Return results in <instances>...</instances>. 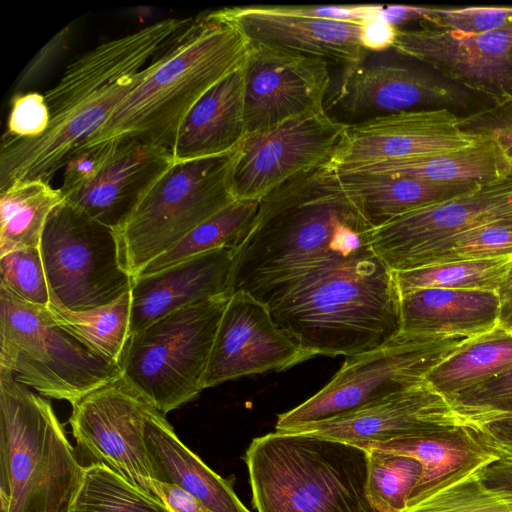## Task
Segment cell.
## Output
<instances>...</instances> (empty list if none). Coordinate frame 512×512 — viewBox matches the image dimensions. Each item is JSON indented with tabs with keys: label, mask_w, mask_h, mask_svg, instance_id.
Segmentation results:
<instances>
[{
	"label": "cell",
	"mask_w": 512,
	"mask_h": 512,
	"mask_svg": "<svg viewBox=\"0 0 512 512\" xmlns=\"http://www.w3.org/2000/svg\"><path fill=\"white\" fill-rule=\"evenodd\" d=\"M512 218V177L422 206L372 228L370 246L392 270L426 247L468 229Z\"/></svg>",
	"instance_id": "e0dca14e"
},
{
	"label": "cell",
	"mask_w": 512,
	"mask_h": 512,
	"mask_svg": "<svg viewBox=\"0 0 512 512\" xmlns=\"http://www.w3.org/2000/svg\"><path fill=\"white\" fill-rule=\"evenodd\" d=\"M501 301L512 298V261L510 263L506 277L498 291Z\"/></svg>",
	"instance_id": "816d5d0a"
},
{
	"label": "cell",
	"mask_w": 512,
	"mask_h": 512,
	"mask_svg": "<svg viewBox=\"0 0 512 512\" xmlns=\"http://www.w3.org/2000/svg\"><path fill=\"white\" fill-rule=\"evenodd\" d=\"M92 168L61 185L63 201L118 230L155 182L174 164L170 149L136 141L99 144Z\"/></svg>",
	"instance_id": "2e32d148"
},
{
	"label": "cell",
	"mask_w": 512,
	"mask_h": 512,
	"mask_svg": "<svg viewBox=\"0 0 512 512\" xmlns=\"http://www.w3.org/2000/svg\"><path fill=\"white\" fill-rule=\"evenodd\" d=\"M371 230L319 169L298 176L259 200L234 251L230 293L269 307L314 272L372 251Z\"/></svg>",
	"instance_id": "6da1fadb"
},
{
	"label": "cell",
	"mask_w": 512,
	"mask_h": 512,
	"mask_svg": "<svg viewBox=\"0 0 512 512\" xmlns=\"http://www.w3.org/2000/svg\"><path fill=\"white\" fill-rule=\"evenodd\" d=\"M392 49L491 104L512 100V26L479 34L398 26Z\"/></svg>",
	"instance_id": "9a60e30c"
},
{
	"label": "cell",
	"mask_w": 512,
	"mask_h": 512,
	"mask_svg": "<svg viewBox=\"0 0 512 512\" xmlns=\"http://www.w3.org/2000/svg\"><path fill=\"white\" fill-rule=\"evenodd\" d=\"M156 494L171 512H212L183 489L158 481L152 482Z\"/></svg>",
	"instance_id": "bcb514c9"
},
{
	"label": "cell",
	"mask_w": 512,
	"mask_h": 512,
	"mask_svg": "<svg viewBox=\"0 0 512 512\" xmlns=\"http://www.w3.org/2000/svg\"><path fill=\"white\" fill-rule=\"evenodd\" d=\"M0 285L35 305L50 304L40 248H24L0 256Z\"/></svg>",
	"instance_id": "ab89813d"
},
{
	"label": "cell",
	"mask_w": 512,
	"mask_h": 512,
	"mask_svg": "<svg viewBox=\"0 0 512 512\" xmlns=\"http://www.w3.org/2000/svg\"><path fill=\"white\" fill-rule=\"evenodd\" d=\"M363 449L417 459L422 465V475L412 493L422 491L470 464L493 462L499 458L486 445L481 431L471 426L368 444Z\"/></svg>",
	"instance_id": "f1b7e54d"
},
{
	"label": "cell",
	"mask_w": 512,
	"mask_h": 512,
	"mask_svg": "<svg viewBox=\"0 0 512 512\" xmlns=\"http://www.w3.org/2000/svg\"><path fill=\"white\" fill-rule=\"evenodd\" d=\"M69 35L68 27L57 33L47 44L35 55L23 71L16 84L15 91L20 92L28 86L36 83L46 71L57 61L65 49Z\"/></svg>",
	"instance_id": "ee69618b"
},
{
	"label": "cell",
	"mask_w": 512,
	"mask_h": 512,
	"mask_svg": "<svg viewBox=\"0 0 512 512\" xmlns=\"http://www.w3.org/2000/svg\"><path fill=\"white\" fill-rule=\"evenodd\" d=\"M461 116L448 110H419L348 124L330 161L322 170L354 164L406 159L472 146L484 136L468 133Z\"/></svg>",
	"instance_id": "d6986e66"
},
{
	"label": "cell",
	"mask_w": 512,
	"mask_h": 512,
	"mask_svg": "<svg viewBox=\"0 0 512 512\" xmlns=\"http://www.w3.org/2000/svg\"><path fill=\"white\" fill-rule=\"evenodd\" d=\"M348 123L325 108L250 133L233 172L236 201H259L284 183L325 166Z\"/></svg>",
	"instance_id": "4fadbf2b"
},
{
	"label": "cell",
	"mask_w": 512,
	"mask_h": 512,
	"mask_svg": "<svg viewBox=\"0 0 512 512\" xmlns=\"http://www.w3.org/2000/svg\"><path fill=\"white\" fill-rule=\"evenodd\" d=\"M150 406L120 376L72 404L69 423L77 445L91 463L105 465L135 486L157 495L145 443Z\"/></svg>",
	"instance_id": "5bb4252c"
},
{
	"label": "cell",
	"mask_w": 512,
	"mask_h": 512,
	"mask_svg": "<svg viewBox=\"0 0 512 512\" xmlns=\"http://www.w3.org/2000/svg\"><path fill=\"white\" fill-rule=\"evenodd\" d=\"M462 426L477 428L425 381L357 410L290 432L309 433L363 448Z\"/></svg>",
	"instance_id": "44dd1931"
},
{
	"label": "cell",
	"mask_w": 512,
	"mask_h": 512,
	"mask_svg": "<svg viewBox=\"0 0 512 512\" xmlns=\"http://www.w3.org/2000/svg\"><path fill=\"white\" fill-rule=\"evenodd\" d=\"M319 170L358 209L372 228L413 209L479 187L437 184L381 175L324 172L320 168Z\"/></svg>",
	"instance_id": "83f0119b"
},
{
	"label": "cell",
	"mask_w": 512,
	"mask_h": 512,
	"mask_svg": "<svg viewBox=\"0 0 512 512\" xmlns=\"http://www.w3.org/2000/svg\"><path fill=\"white\" fill-rule=\"evenodd\" d=\"M512 364V335L499 325L469 339L433 368L426 381L449 398L485 381Z\"/></svg>",
	"instance_id": "4dcf8cb0"
},
{
	"label": "cell",
	"mask_w": 512,
	"mask_h": 512,
	"mask_svg": "<svg viewBox=\"0 0 512 512\" xmlns=\"http://www.w3.org/2000/svg\"><path fill=\"white\" fill-rule=\"evenodd\" d=\"M341 72L326 109L333 107L350 117L363 118L362 121L436 109L465 116L493 105L431 67L394 50L393 55H388V51L369 52L362 62L342 68Z\"/></svg>",
	"instance_id": "7c38bea8"
},
{
	"label": "cell",
	"mask_w": 512,
	"mask_h": 512,
	"mask_svg": "<svg viewBox=\"0 0 512 512\" xmlns=\"http://www.w3.org/2000/svg\"><path fill=\"white\" fill-rule=\"evenodd\" d=\"M490 463L470 464L412 493L401 512H512V493L484 480L483 470Z\"/></svg>",
	"instance_id": "1f68e13d"
},
{
	"label": "cell",
	"mask_w": 512,
	"mask_h": 512,
	"mask_svg": "<svg viewBox=\"0 0 512 512\" xmlns=\"http://www.w3.org/2000/svg\"><path fill=\"white\" fill-rule=\"evenodd\" d=\"M240 147L221 156L174 163L146 192L116 230L121 262L132 278L236 201L232 183Z\"/></svg>",
	"instance_id": "ba28073f"
},
{
	"label": "cell",
	"mask_w": 512,
	"mask_h": 512,
	"mask_svg": "<svg viewBox=\"0 0 512 512\" xmlns=\"http://www.w3.org/2000/svg\"><path fill=\"white\" fill-rule=\"evenodd\" d=\"M83 468L51 404L0 368L1 512H68Z\"/></svg>",
	"instance_id": "8992f818"
},
{
	"label": "cell",
	"mask_w": 512,
	"mask_h": 512,
	"mask_svg": "<svg viewBox=\"0 0 512 512\" xmlns=\"http://www.w3.org/2000/svg\"><path fill=\"white\" fill-rule=\"evenodd\" d=\"M145 443L154 481L183 489L212 512H251L239 500L231 482L187 448L165 415L152 405L145 421Z\"/></svg>",
	"instance_id": "d4e9b609"
},
{
	"label": "cell",
	"mask_w": 512,
	"mask_h": 512,
	"mask_svg": "<svg viewBox=\"0 0 512 512\" xmlns=\"http://www.w3.org/2000/svg\"><path fill=\"white\" fill-rule=\"evenodd\" d=\"M494 291L426 288L400 296L401 331L477 337L499 325Z\"/></svg>",
	"instance_id": "4316f807"
},
{
	"label": "cell",
	"mask_w": 512,
	"mask_h": 512,
	"mask_svg": "<svg viewBox=\"0 0 512 512\" xmlns=\"http://www.w3.org/2000/svg\"><path fill=\"white\" fill-rule=\"evenodd\" d=\"M398 26L380 18L369 19L361 24V44L372 53L385 52L393 48Z\"/></svg>",
	"instance_id": "f6af8a7d"
},
{
	"label": "cell",
	"mask_w": 512,
	"mask_h": 512,
	"mask_svg": "<svg viewBox=\"0 0 512 512\" xmlns=\"http://www.w3.org/2000/svg\"><path fill=\"white\" fill-rule=\"evenodd\" d=\"M469 339L400 331L374 349L346 357L320 391L278 415L275 429L291 431L325 421L419 385Z\"/></svg>",
	"instance_id": "30bf717a"
},
{
	"label": "cell",
	"mask_w": 512,
	"mask_h": 512,
	"mask_svg": "<svg viewBox=\"0 0 512 512\" xmlns=\"http://www.w3.org/2000/svg\"><path fill=\"white\" fill-rule=\"evenodd\" d=\"M402 21L418 20L440 29L479 34L512 26V6L458 8L400 6Z\"/></svg>",
	"instance_id": "f35d334b"
},
{
	"label": "cell",
	"mask_w": 512,
	"mask_h": 512,
	"mask_svg": "<svg viewBox=\"0 0 512 512\" xmlns=\"http://www.w3.org/2000/svg\"><path fill=\"white\" fill-rule=\"evenodd\" d=\"M499 326L512 332V298L501 301Z\"/></svg>",
	"instance_id": "681fc988"
},
{
	"label": "cell",
	"mask_w": 512,
	"mask_h": 512,
	"mask_svg": "<svg viewBox=\"0 0 512 512\" xmlns=\"http://www.w3.org/2000/svg\"><path fill=\"white\" fill-rule=\"evenodd\" d=\"M448 399L455 410L474 426L487 415L512 408V364L491 378L459 391Z\"/></svg>",
	"instance_id": "60d3db41"
},
{
	"label": "cell",
	"mask_w": 512,
	"mask_h": 512,
	"mask_svg": "<svg viewBox=\"0 0 512 512\" xmlns=\"http://www.w3.org/2000/svg\"><path fill=\"white\" fill-rule=\"evenodd\" d=\"M244 460L257 512H378L367 496L366 449L275 431L254 438Z\"/></svg>",
	"instance_id": "5b68a950"
},
{
	"label": "cell",
	"mask_w": 512,
	"mask_h": 512,
	"mask_svg": "<svg viewBox=\"0 0 512 512\" xmlns=\"http://www.w3.org/2000/svg\"><path fill=\"white\" fill-rule=\"evenodd\" d=\"M0 368L41 395L74 404L121 376L120 366L63 327L46 306L0 285Z\"/></svg>",
	"instance_id": "52a82bcc"
},
{
	"label": "cell",
	"mask_w": 512,
	"mask_h": 512,
	"mask_svg": "<svg viewBox=\"0 0 512 512\" xmlns=\"http://www.w3.org/2000/svg\"><path fill=\"white\" fill-rule=\"evenodd\" d=\"M460 126L468 133L496 140L510 161L512 177V100L461 116Z\"/></svg>",
	"instance_id": "7bdbcfd3"
},
{
	"label": "cell",
	"mask_w": 512,
	"mask_h": 512,
	"mask_svg": "<svg viewBox=\"0 0 512 512\" xmlns=\"http://www.w3.org/2000/svg\"><path fill=\"white\" fill-rule=\"evenodd\" d=\"M258 205L259 201H235L196 227L173 248L148 263L136 276L159 272L216 248L235 249L252 222Z\"/></svg>",
	"instance_id": "e575fe53"
},
{
	"label": "cell",
	"mask_w": 512,
	"mask_h": 512,
	"mask_svg": "<svg viewBox=\"0 0 512 512\" xmlns=\"http://www.w3.org/2000/svg\"><path fill=\"white\" fill-rule=\"evenodd\" d=\"M63 202L59 188L42 180L17 181L0 191V256L40 248L47 219Z\"/></svg>",
	"instance_id": "f546056e"
},
{
	"label": "cell",
	"mask_w": 512,
	"mask_h": 512,
	"mask_svg": "<svg viewBox=\"0 0 512 512\" xmlns=\"http://www.w3.org/2000/svg\"><path fill=\"white\" fill-rule=\"evenodd\" d=\"M216 11L252 45L319 58L342 68L359 64L369 53L361 44L362 23L305 16L289 5L235 6Z\"/></svg>",
	"instance_id": "7402d4cb"
},
{
	"label": "cell",
	"mask_w": 512,
	"mask_h": 512,
	"mask_svg": "<svg viewBox=\"0 0 512 512\" xmlns=\"http://www.w3.org/2000/svg\"><path fill=\"white\" fill-rule=\"evenodd\" d=\"M476 426L487 439L512 442V408L487 415L478 420Z\"/></svg>",
	"instance_id": "7dc6e473"
},
{
	"label": "cell",
	"mask_w": 512,
	"mask_h": 512,
	"mask_svg": "<svg viewBox=\"0 0 512 512\" xmlns=\"http://www.w3.org/2000/svg\"><path fill=\"white\" fill-rule=\"evenodd\" d=\"M50 304L85 311L130 291L116 231L64 201L49 215L40 243Z\"/></svg>",
	"instance_id": "8fae6325"
},
{
	"label": "cell",
	"mask_w": 512,
	"mask_h": 512,
	"mask_svg": "<svg viewBox=\"0 0 512 512\" xmlns=\"http://www.w3.org/2000/svg\"><path fill=\"white\" fill-rule=\"evenodd\" d=\"M483 477L489 486L512 493V458L499 457L484 468Z\"/></svg>",
	"instance_id": "c3c4849f"
},
{
	"label": "cell",
	"mask_w": 512,
	"mask_h": 512,
	"mask_svg": "<svg viewBox=\"0 0 512 512\" xmlns=\"http://www.w3.org/2000/svg\"><path fill=\"white\" fill-rule=\"evenodd\" d=\"M482 436L486 445L499 457L512 458V442H496Z\"/></svg>",
	"instance_id": "f907efd6"
},
{
	"label": "cell",
	"mask_w": 512,
	"mask_h": 512,
	"mask_svg": "<svg viewBox=\"0 0 512 512\" xmlns=\"http://www.w3.org/2000/svg\"><path fill=\"white\" fill-rule=\"evenodd\" d=\"M329 65L319 58L252 45L243 67L247 135L325 108Z\"/></svg>",
	"instance_id": "ac0fdd59"
},
{
	"label": "cell",
	"mask_w": 512,
	"mask_h": 512,
	"mask_svg": "<svg viewBox=\"0 0 512 512\" xmlns=\"http://www.w3.org/2000/svg\"><path fill=\"white\" fill-rule=\"evenodd\" d=\"M269 309L277 327L312 356L350 357L401 331L394 272L373 250L314 272Z\"/></svg>",
	"instance_id": "277c9868"
},
{
	"label": "cell",
	"mask_w": 512,
	"mask_h": 512,
	"mask_svg": "<svg viewBox=\"0 0 512 512\" xmlns=\"http://www.w3.org/2000/svg\"><path fill=\"white\" fill-rule=\"evenodd\" d=\"M251 46L216 10L191 17L138 73L110 118L77 153L119 141L171 150L190 110L211 88L244 66Z\"/></svg>",
	"instance_id": "3957f363"
},
{
	"label": "cell",
	"mask_w": 512,
	"mask_h": 512,
	"mask_svg": "<svg viewBox=\"0 0 512 512\" xmlns=\"http://www.w3.org/2000/svg\"><path fill=\"white\" fill-rule=\"evenodd\" d=\"M453 151L432 155L367 162L324 172L410 178L437 184L482 186L511 177L510 161L490 137Z\"/></svg>",
	"instance_id": "484cf974"
},
{
	"label": "cell",
	"mask_w": 512,
	"mask_h": 512,
	"mask_svg": "<svg viewBox=\"0 0 512 512\" xmlns=\"http://www.w3.org/2000/svg\"><path fill=\"white\" fill-rule=\"evenodd\" d=\"M229 299L186 306L131 334L119 362L123 380L164 415L196 398Z\"/></svg>",
	"instance_id": "9c48e42d"
},
{
	"label": "cell",
	"mask_w": 512,
	"mask_h": 512,
	"mask_svg": "<svg viewBox=\"0 0 512 512\" xmlns=\"http://www.w3.org/2000/svg\"><path fill=\"white\" fill-rule=\"evenodd\" d=\"M509 332V331H508ZM512 335V332H509Z\"/></svg>",
	"instance_id": "f5cc1de1"
},
{
	"label": "cell",
	"mask_w": 512,
	"mask_h": 512,
	"mask_svg": "<svg viewBox=\"0 0 512 512\" xmlns=\"http://www.w3.org/2000/svg\"><path fill=\"white\" fill-rule=\"evenodd\" d=\"M506 256H512V218L480 225L438 241L408 258L397 271Z\"/></svg>",
	"instance_id": "8d00e7d4"
},
{
	"label": "cell",
	"mask_w": 512,
	"mask_h": 512,
	"mask_svg": "<svg viewBox=\"0 0 512 512\" xmlns=\"http://www.w3.org/2000/svg\"><path fill=\"white\" fill-rule=\"evenodd\" d=\"M243 67L211 88L187 114L171 149L174 163L225 155L241 146L247 136Z\"/></svg>",
	"instance_id": "cb8c5ba5"
},
{
	"label": "cell",
	"mask_w": 512,
	"mask_h": 512,
	"mask_svg": "<svg viewBox=\"0 0 512 512\" xmlns=\"http://www.w3.org/2000/svg\"><path fill=\"white\" fill-rule=\"evenodd\" d=\"M311 357L277 327L265 303L249 293L235 292L215 335L204 388L246 375L285 370Z\"/></svg>",
	"instance_id": "ffe728a7"
},
{
	"label": "cell",
	"mask_w": 512,
	"mask_h": 512,
	"mask_svg": "<svg viewBox=\"0 0 512 512\" xmlns=\"http://www.w3.org/2000/svg\"><path fill=\"white\" fill-rule=\"evenodd\" d=\"M55 319L72 334L119 365L129 339L131 293L85 311L48 306Z\"/></svg>",
	"instance_id": "d590c367"
},
{
	"label": "cell",
	"mask_w": 512,
	"mask_h": 512,
	"mask_svg": "<svg viewBox=\"0 0 512 512\" xmlns=\"http://www.w3.org/2000/svg\"><path fill=\"white\" fill-rule=\"evenodd\" d=\"M191 17L168 18L103 42L75 59L45 94L50 124L37 138L4 137L0 147V191L17 181L53 176L110 118L138 73Z\"/></svg>",
	"instance_id": "7a4b0ae2"
},
{
	"label": "cell",
	"mask_w": 512,
	"mask_h": 512,
	"mask_svg": "<svg viewBox=\"0 0 512 512\" xmlns=\"http://www.w3.org/2000/svg\"><path fill=\"white\" fill-rule=\"evenodd\" d=\"M367 451L370 503L378 512H401L421 478V463L409 456L375 449Z\"/></svg>",
	"instance_id": "74e56055"
},
{
	"label": "cell",
	"mask_w": 512,
	"mask_h": 512,
	"mask_svg": "<svg viewBox=\"0 0 512 512\" xmlns=\"http://www.w3.org/2000/svg\"><path fill=\"white\" fill-rule=\"evenodd\" d=\"M50 124V112L45 96L37 92L16 93L12 97L4 137L37 138Z\"/></svg>",
	"instance_id": "b9f144b4"
},
{
	"label": "cell",
	"mask_w": 512,
	"mask_h": 512,
	"mask_svg": "<svg viewBox=\"0 0 512 512\" xmlns=\"http://www.w3.org/2000/svg\"><path fill=\"white\" fill-rule=\"evenodd\" d=\"M232 247L216 248L132 280L129 335L186 306L230 295Z\"/></svg>",
	"instance_id": "603a6c76"
},
{
	"label": "cell",
	"mask_w": 512,
	"mask_h": 512,
	"mask_svg": "<svg viewBox=\"0 0 512 512\" xmlns=\"http://www.w3.org/2000/svg\"><path fill=\"white\" fill-rule=\"evenodd\" d=\"M512 256L454 261L393 271L400 296L426 288L499 291Z\"/></svg>",
	"instance_id": "836d02e7"
},
{
	"label": "cell",
	"mask_w": 512,
	"mask_h": 512,
	"mask_svg": "<svg viewBox=\"0 0 512 512\" xmlns=\"http://www.w3.org/2000/svg\"><path fill=\"white\" fill-rule=\"evenodd\" d=\"M68 512H171L157 495L135 486L102 464L83 468Z\"/></svg>",
	"instance_id": "d6a6232c"
}]
</instances>
